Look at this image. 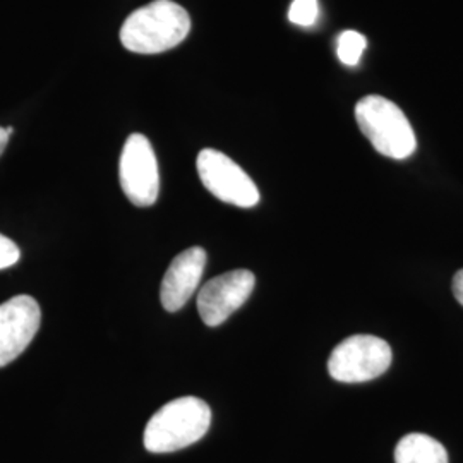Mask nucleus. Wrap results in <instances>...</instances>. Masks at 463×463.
<instances>
[{
  "instance_id": "obj_1",
  "label": "nucleus",
  "mask_w": 463,
  "mask_h": 463,
  "mask_svg": "<svg viewBox=\"0 0 463 463\" xmlns=\"http://www.w3.org/2000/svg\"><path fill=\"white\" fill-rule=\"evenodd\" d=\"M191 32V17L172 0H155L136 9L120 28L124 49L134 53H162L181 45Z\"/></svg>"
},
{
  "instance_id": "obj_2",
  "label": "nucleus",
  "mask_w": 463,
  "mask_h": 463,
  "mask_svg": "<svg viewBox=\"0 0 463 463\" xmlns=\"http://www.w3.org/2000/svg\"><path fill=\"white\" fill-rule=\"evenodd\" d=\"M210 426L212 409L204 400L175 398L149 419L143 441L149 453H174L198 443Z\"/></svg>"
},
{
  "instance_id": "obj_3",
  "label": "nucleus",
  "mask_w": 463,
  "mask_h": 463,
  "mask_svg": "<svg viewBox=\"0 0 463 463\" xmlns=\"http://www.w3.org/2000/svg\"><path fill=\"white\" fill-rule=\"evenodd\" d=\"M355 118L374 149L388 158L405 160L417 148L414 129L392 99L367 95L355 107Z\"/></svg>"
},
{
  "instance_id": "obj_4",
  "label": "nucleus",
  "mask_w": 463,
  "mask_h": 463,
  "mask_svg": "<svg viewBox=\"0 0 463 463\" xmlns=\"http://www.w3.org/2000/svg\"><path fill=\"white\" fill-rule=\"evenodd\" d=\"M392 348L373 335H354L331 352L328 373L340 383H365L383 376L392 365Z\"/></svg>"
},
{
  "instance_id": "obj_5",
  "label": "nucleus",
  "mask_w": 463,
  "mask_h": 463,
  "mask_svg": "<svg viewBox=\"0 0 463 463\" xmlns=\"http://www.w3.org/2000/svg\"><path fill=\"white\" fill-rule=\"evenodd\" d=\"M118 179L126 198L139 208H148L160 194V170L155 149L143 134H131L122 148Z\"/></svg>"
},
{
  "instance_id": "obj_6",
  "label": "nucleus",
  "mask_w": 463,
  "mask_h": 463,
  "mask_svg": "<svg viewBox=\"0 0 463 463\" xmlns=\"http://www.w3.org/2000/svg\"><path fill=\"white\" fill-rule=\"evenodd\" d=\"M199 179L215 198L239 208H252L260 203V191L248 174L225 153L203 149L196 160Z\"/></svg>"
},
{
  "instance_id": "obj_7",
  "label": "nucleus",
  "mask_w": 463,
  "mask_h": 463,
  "mask_svg": "<svg viewBox=\"0 0 463 463\" xmlns=\"http://www.w3.org/2000/svg\"><path fill=\"white\" fill-rule=\"evenodd\" d=\"M256 277L249 269H233L204 283L199 290L198 313L206 326H220L250 298Z\"/></svg>"
},
{
  "instance_id": "obj_8",
  "label": "nucleus",
  "mask_w": 463,
  "mask_h": 463,
  "mask_svg": "<svg viewBox=\"0 0 463 463\" xmlns=\"http://www.w3.org/2000/svg\"><path fill=\"white\" fill-rule=\"evenodd\" d=\"M42 311L32 296H16L0 304V367H5L33 342Z\"/></svg>"
},
{
  "instance_id": "obj_9",
  "label": "nucleus",
  "mask_w": 463,
  "mask_h": 463,
  "mask_svg": "<svg viewBox=\"0 0 463 463\" xmlns=\"http://www.w3.org/2000/svg\"><path fill=\"white\" fill-rule=\"evenodd\" d=\"M206 260L208 256L203 248L185 249L172 260L160 288V298L165 311H181L189 298L194 296L204 273Z\"/></svg>"
},
{
  "instance_id": "obj_10",
  "label": "nucleus",
  "mask_w": 463,
  "mask_h": 463,
  "mask_svg": "<svg viewBox=\"0 0 463 463\" xmlns=\"http://www.w3.org/2000/svg\"><path fill=\"white\" fill-rule=\"evenodd\" d=\"M397 463H448L445 447L428 434H407L395 449Z\"/></svg>"
},
{
  "instance_id": "obj_11",
  "label": "nucleus",
  "mask_w": 463,
  "mask_h": 463,
  "mask_svg": "<svg viewBox=\"0 0 463 463\" xmlns=\"http://www.w3.org/2000/svg\"><path fill=\"white\" fill-rule=\"evenodd\" d=\"M365 47H367V40H365L364 34L354 32V30H347L336 40L338 61L345 66L355 67L359 64Z\"/></svg>"
},
{
  "instance_id": "obj_12",
  "label": "nucleus",
  "mask_w": 463,
  "mask_h": 463,
  "mask_svg": "<svg viewBox=\"0 0 463 463\" xmlns=\"http://www.w3.org/2000/svg\"><path fill=\"white\" fill-rule=\"evenodd\" d=\"M319 14L317 0H294L288 9L290 23L298 26H313Z\"/></svg>"
},
{
  "instance_id": "obj_13",
  "label": "nucleus",
  "mask_w": 463,
  "mask_h": 463,
  "mask_svg": "<svg viewBox=\"0 0 463 463\" xmlns=\"http://www.w3.org/2000/svg\"><path fill=\"white\" fill-rule=\"evenodd\" d=\"M21 258V250L16 242L0 233V269L16 265Z\"/></svg>"
},
{
  "instance_id": "obj_14",
  "label": "nucleus",
  "mask_w": 463,
  "mask_h": 463,
  "mask_svg": "<svg viewBox=\"0 0 463 463\" xmlns=\"http://www.w3.org/2000/svg\"><path fill=\"white\" fill-rule=\"evenodd\" d=\"M453 294L463 306V269L457 271V275L453 277Z\"/></svg>"
},
{
  "instance_id": "obj_15",
  "label": "nucleus",
  "mask_w": 463,
  "mask_h": 463,
  "mask_svg": "<svg viewBox=\"0 0 463 463\" xmlns=\"http://www.w3.org/2000/svg\"><path fill=\"white\" fill-rule=\"evenodd\" d=\"M9 137H11V134L7 133V129L0 128V156H2L4 149L7 146V143H9Z\"/></svg>"
}]
</instances>
